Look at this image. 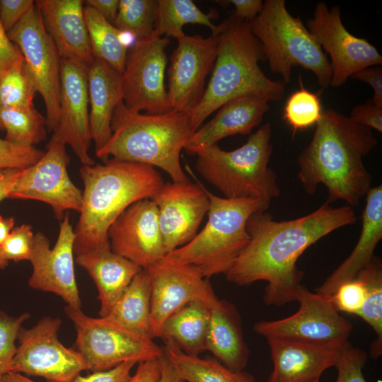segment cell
<instances>
[{"label": "cell", "mask_w": 382, "mask_h": 382, "mask_svg": "<svg viewBox=\"0 0 382 382\" xmlns=\"http://www.w3.org/2000/svg\"><path fill=\"white\" fill-rule=\"evenodd\" d=\"M352 207H334L325 202L314 212L277 221L261 212L248 220L250 241L225 274L228 281L245 286L266 281L263 301L282 306L296 301L303 276L296 267L302 253L318 240L357 221Z\"/></svg>", "instance_id": "obj_1"}, {"label": "cell", "mask_w": 382, "mask_h": 382, "mask_svg": "<svg viewBox=\"0 0 382 382\" xmlns=\"http://www.w3.org/2000/svg\"><path fill=\"white\" fill-rule=\"evenodd\" d=\"M313 137L298 158V178L309 195L319 184L327 203L342 199L357 205L371 187L372 177L363 158L376 145L372 129L332 109L323 110Z\"/></svg>", "instance_id": "obj_2"}, {"label": "cell", "mask_w": 382, "mask_h": 382, "mask_svg": "<svg viewBox=\"0 0 382 382\" xmlns=\"http://www.w3.org/2000/svg\"><path fill=\"white\" fill-rule=\"evenodd\" d=\"M80 175L84 189L74 229L76 255L111 249L108 236L111 224L133 203L151 199L164 184L155 168L115 158L83 165Z\"/></svg>", "instance_id": "obj_3"}, {"label": "cell", "mask_w": 382, "mask_h": 382, "mask_svg": "<svg viewBox=\"0 0 382 382\" xmlns=\"http://www.w3.org/2000/svg\"><path fill=\"white\" fill-rule=\"evenodd\" d=\"M218 35L216 57L208 85L198 105L188 113L195 132L231 100L257 96L276 101L285 92L281 81L269 79L261 70L259 62L265 56L249 22L231 16L220 24Z\"/></svg>", "instance_id": "obj_4"}, {"label": "cell", "mask_w": 382, "mask_h": 382, "mask_svg": "<svg viewBox=\"0 0 382 382\" xmlns=\"http://www.w3.org/2000/svg\"><path fill=\"white\" fill-rule=\"evenodd\" d=\"M107 144L96 152L103 161L112 158L159 168L173 182L189 179L180 164V153L195 132L189 114L172 110L161 114L134 112L120 103L115 109Z\"/></svg>", "instance_id": "obj_5"}, {"label": "cell", "mask_w": 382, "mask_h": 382, "mask_svg": "<svg viewBox=\"0 0 382 382\" xmlns=\"http://www.w3.org/2000/svg\"><path fill=\"white\" fill-rule=\"evenodd\" d=\"M270 123L262 125L232 151L214 144L198 151L195 168L224 197L258 199L270 206L280 195L276 173L269 166L272 152Z\"/></svg>", "instance_id": "obj_6"}, {"label": "cell", "mask_w": 382, "mask_h": 382, "mask_svg": "<svg viewBox=\"0 0 382 382\" xmlns=\"http://www.w3.org/2000/svg\"><path fill=\"white\" fill-rule=\"evenodd\" d=\"M207 194L209 207L204 227L166 257L192 265L209 279L228 272L250 241L246 228L248 219L266 212L269 205L258 199L219 197L207 189Z\"/></svg>", "instance_id": "obj_7"}, {"label": "cell", "mask_w": 382, "mask_h": 382, "mask_svg": "<svg viewBox=\"0 0 382 382\" xmlns=\"http://www.w3.org/2000/svg\"><path fill=\"white\" fill-rule=\"evenodd\" d=\"M272 71L289 83L294 66L312 71L321 88L330 85L332 70L327 54L303 24L293 16L284 0H266L260 13L249 22Z\"/></svg>", "instance_id": "obj_8"}, {"label": "cell", "mask_w": 382, "mask_h": 382, "mask_svg": "<svg viewBox=\"0 0 382 382\" xmlns=\"http://www.w3.org/2000/svg\"><path fill=\"white\" fill-rule=\"evenodd\" d=\"M64 312L74 325L77 350L88 370L104 371L125 361L140 363L164 355V347L154 339L135 334L105 317L92 318L68 305Z\"/></svg>", "instance_id": "obj_9"}, {"label": "cell", "mask_w": 382, "mask_h": 382, "mask_svg": "<svg viewBox=\"0 0 382 382\" xmlns=\"http://www.w3.org/2000/svg\"><path fill=\"white\" fill-rule=\"evenodd\" d=\"M8 36L23 57L35 91L45 104L47 128L54 132L59 119L61 57L35 5Z\"/></svg>", "instance_id": "obj_10"}, {"label": "cell", "mask_w": 382, "mask_h": 382, "mask_svg": "<svg viewBox=\"0 0 382 382\" xmlns=\"http://www.w3.org/2000/svg\"><path fill=\"white\" fill-rule=\"evenodd\" d=\"M297 311L286 318L255 323L254 331L266 340L279 339L322 345H344L352 323L340 315L330 297L312 293L301 285L296 296Z\"/></svg>", "instance_id": "obj_11"}, {"label": "cell", "mask_w": 382, "mask_h": 382, "mask_svg": "<svg viewBox=\"0 0 382 382\" xmlns=\"http://www.w3.org/2000/svg\"><path fill=\"white\" fill-rule=\"evenodd\" d=\"M61 323L58 318L45 317L30 329L21 328L11 371L41 376L50 382H74L82 371L88 370L83 355L59 341Z\"/></svg>", "instance_id": "obj_12"}, {"label": "cell", "mask_w": 382, "mask_h": 382, "mask_svg": "<svg viewBox=\"0 0 382 382\" xmlns=\"http://www.w3.org/2000/svg\"><path fill=\"white\" fill-rule=\"evenodd\" d=\"M169 42L167 37L153 34L128 50L121 79L123 103L129 110L151 115L172 110L165 86Z\"/></svg>", "instance_id": "obj_13"}, {"label": "cell", "mask_w": 382, "mask_h": 382, "mask_svg": "<svg viewBox=\"0 0 382 382\" xmlns=\"http://www.w3.org/2000/svg\"><path fill=\"white\" fill-rule=\"evenodd\" d=\"M69 161L66 144L51 138L41 158L21 170L8 198L35 199L47 203L58 220L63 219L67 210L79 212L82 191L69 176Z\"/></svg>", "instance_id": "obj_14"}, {"label": "cell", "mask_w": 382, "mask_h": 382, "mask_svg": "<svg viewBox=\"0 0 382 382\" xmlns=\"http://www.w3.org/2000/svg\"><path fill=\"white\" fill-rule=\"evenodd\" d=\"M307 28L322 50L330 58V86L339 87L354 73L382 64L377 49L365 38L349 33L343 25L340 8H328L325 2L317 4Z\"/></svg>", "instance_id": "obj_15"}, {"label": "cell", "mask_w": 382, "mask_h": 382, "mask_svg": "<svg viewBox=\"0 0 382 382\" xmlns=\"http://www.w3.org/2000/svg\"><path fill=\"white\" fill-rule=\"evenodd\" d=\"M146 270L150 283L153 339L158 337L164 321L184 305L197 299L212 303L217 299L209 279L192 265L165 256Z\"/></svg>", "instance_id": "obj_16"}, {"label": "cell", "mask_w": 382, "mask_h": 382, "mask_svg": "<svg viewBox=\"0 0 382 382\" xmlns=\"http://www.w3.org/2000/svg\"><path fill=\"white\" fill-rule=\"evenodd\" d=\"M170 57L167 91L171 110L189 113L201 100L206 79L216 57L219 35H187L177 40Z\"/></svg>", "instance_id": "obj_17"}, {"label": "cell", "mask_w": 382, "mask_h": 382, "mask_svg": "<svg viewBox=\"0 0 382 382\" xmlns=\"http://www.w3.org/2000/svg\"><path fill=\"white\" fill-rule=\"evenodd\" d=\"M74 231L67 212L60 224L57 240L52 248L42 232L34 234L30 258L33 272L28 284L33 289L59 296L69 306L81 308L74 267Z\"/></svg>", "instance_id": "obj_18"}, {"label": "cell", "mask_w": 382, "mask_h": 382, "mask_svg": "<svg viewBox=\"0 0 382 382\" xmlns=\"http://www.w3.org/2000/svg\"><path fill=\"white\" fill-rule=\"evenodd\" d=\"M151 199L157 207L166 255L196 236L209 207L207 188L190 180L166 183Z\"/></svg>", "instance_id": "obj_19"}, {"label": "cell", "mask_w": 382, "mask_h": 382, "mask_svg": "<svg viewBox=\"0 0 382 382\" xmlns=\"http://www.w3.org/2000/svg\"><path fill=\"white\" fill-rule=\"evenodd\" d=\"M86 64L61 59L60 108L58 125L51 138L69 144L83 165L94 161L88 151L92 141Z\"/></svg>", "instance_id": "obj_20"}, {"label": "cell", "mask_w": 382, "mask_h": 382, "mask_svg": "<svg viewBox=\"0 0 382 382\" xmlns=\"http://www.w3.org/2000/svg\"><path fill=\"white\" fill-rule=\"evenodd\" d=\"M111 250L142 269L161 261L166 255L160 230L158 210L151 199L128 207L108 232Z\"/></svg>", "instance_id": "obj_21"}, {"label": "cell", "mask_w": 382, "mask_h": 382, "mask_svg": "<svg viewBox=\"0 0 382 382\" xmlns=\"http://www.w3.org/2000/svg\"><path fill=\"white\" fill-rule=\"evenodd\" d=\"M273 362L267 382H316L335 366L344 345H322L291 340H267Z\"/></svg>", "instance_id": "obj_22"}, {"label": "cell", "mask_w": 382, "mask_h": 382, "mask_svg": "<svg viewBox=\"0 0 382 382\" xmlns=\"http://www.w3.org/2000/svg\"><path fill=\"white\" fill-rule=\"evenodd\" d=\"M83 4L81 0L35 1L61 59H74L89 66L94 57Z\"/></svg>", "instance_id": "obj_23"}, {"label": "cell", "mask_w": 382, "mask_h": 382, "mask_svg": "<svg viewBox=\"0 0 382 382\" xmlns=\"http://www.w3.org/2000/svg\"><path fill=\"white\" fill-rule=\"evenodd\" d=\"M269 108V101L260 96H245L231 100L220 107L212 120L192 134L184 149L195 155L225 137L248 134L260 124Z\"/></svg>", "instance_id": "obj_24"}, {"label": "cell", "mask_w": 382, "mask_h": 382, "mask_svg": "<svg viewBox=\"0 0 382 382\" xmlns=\"http://www.w3.org/2000/svg\"><path fill=\"white\" fill-rule=\"evenodd\" d=\"M361 233L350 255L335 270L316 293L331 296L343 283L352 279L374 257L382 238V185L371 187L366 195Z\"/></svg>", "instance_id": "obj_25"}, {"label": "cell", "mask_w": 382, "mask_h": 382, "mask_svg": "<svg viewBox=\"0 0 382 382\" xmlns=\"http://www.w3.org/2000/svg\"><path fill=\"white\" fill-rule=\"evenodd\" d=\"M89 119L96 152L110 139L116 107L123 102L121 74L104 61L94 58L87 71Z\"/></svg>", "instance_id": "obj_26"}, {"label": "cell", "mask_w": 382, "mask_h": 382, "mask_svg": "<svg viewBox=\"0 0 382 382\" xmlns=\"http://www.w3.org/2000/svg\"><path fill=\"white\" fill-rule=\"evenodd\" d=\"M206 351L233 371H243L249 350L244 341L241 318L235 306L218 298L210 306Z\"/></svg>", "instance_id": "obj_27"}, {"label": "cell", "mask_w": 382, "mask_h": 382, "mask_svg": "<svg viewBox=\"0 0 382 382\" xmlns=\"http://www.w3.org/2000/svg\"><path fill=\"white\" fill-rule=\"evenodd\" d=\"M76 261L88 272L96 285L100 303V317L110 313L134 277L143 270L111 249L76 255Z\"/></svg>", "instance_id": "obj_28"}, {"label": "cell", "mask_w": 382, "mask_h": 382, "mask_svg": "<svg viewBox=\"0 0 382 382\" xmlns=\"http://www.w3.org/2000/svg\"><path fill=\"white\" fill-rule=\"evenodd\" d=\"M212 303L197 299L184 305L164 321L158 337L187 354L199 356L206 351Z\"/></svg>", "instance_id": "obj_29"}, {"label": "cell", "mask_w": 382, "mask_h": 382, "mask_svg": "<svg viewBox=\"0 0 382 382\" xmlns=\"http://www.w3.org/2000/svg\"><path fill=\"white\" fill-rule=\"evenodd\" d=\"M105 318L135 334L152 338L150 283L146 269L134 277Z\"/></svg>", "instance_id": "obj_30"}, {"label": "cell", "mask_w": 382, "mask_h": 382, "mask_svg": "<svg viewBox=\"0 0 382 382\" xmlns=\"http://www.w3.org/2000/svg\"><path fill=\"white\" fill-rule=\"evenodd\" d=\"M164 352L184 382H255L250 374L233 371L214 357L190 355L173 344H166Z\"/></svg>", "instance_id": "obj_31"}, {"label": "cell", "mask_w": 382, "mask_h": 382, "mask_svg": "<svg viewBox=\"0 0 382 382\" xmlns=\"http://www.w3.org/2000/svg\"><path fill=\"white\" fill-rule=\"evenodd\" d=\"M217 17L215 11L204 13L191 0H157L154 35L178 40L185 35L183 27L190 23L204 25L212 34H217L220 25L212 21Z\"/></svg>", "instance_id": "obj_32"}, {"label": "cell", "mask_w": 382, "mask_h": 382, "mask_svg": "<svg viewBox=\"0 0 382 382\" xmlns=\"http://www.w3.org/2000/svg\"><path fill=\"white\" fill-rule=\"evenodd\" d=\"M83 13L93 57L104 61L122 74L128 49L120 41V30L91 7L86 6Z\"/></svg>", "instance_id": "obj_33"}, {"label": "cell", "mask_w": 382, "mask_h": 382, "mask_svg": "<svg viewBox=\"0 0 382 382\" xmlns=\"http://www.w3.org/2000/svg\"><path fill=\"white\" fill-rule=\"evenodd\" d=\"M357 276L364 284L366 296L357 314L374 330L376 338L370 348L369 354L376 359L382 354V263L374 256ZM355 276V277H356Z\"/></svg>", "instance_id": "obj_34"}, {"label": "cell", "mask_w": 382, "mask_h": 382, "mask_svg": "<svg viewBox=\"0 0 382 382\" xmlns=\"http://www.w3.org/2000/svg\"><path fill=\"white\" fill-rule=\"evenodd\" d=\"M0 121L6 132L5 139L13 144L33 146L46 138V117L35 108L17 109L2 106Z\"/></svg>", "instance_id": "obj_35"}, {"label": "cell", "mask_w": 382, "mask_h": 382, "mask_svg": "<svg viewBox=\"0 0 382 382\" xmlns=\"http://www.w3.org/2000/svg\"><path fill=\"white\" fill-rule=\"evenodd\" d=\"M156 9V0H119L113 25L133 33L137 40L146 39L154 34Z\"/></svg>", "instance_id": "obj_36"}, {"label": "cell", "mask_w": 382, "mask_h": 382, "mask_svg": "<svg viewBox=\"0 0 382 382\" xmlns=\"http://www.w3.org/2000/svg\"><path fill=\"white\" fill-rule=\"evenodd\" d=\"M299 79L300 88L287 98L283 112V118L294 134L316 125L323 111L319 94L305 88L301 78Z\"/></svg>", "instance_id": "obj_37"}, {"label": "cell", "mask_w": 382, "mask_h": 382, "mask_svg": "<svg viewBox=\"0 0 382 382\" xmlns=\"http://www.w3.org/2000/svg\"><path fill=\"white\" fill-rule=\"evenodd\" d=\"M35 93L24 61L0 75V100L2 106L17 109L34 108Z\"/></svg>", "instance_id": "obj_38"}, {"label": "cell", "mask_w": 382, "mask_h": 382, "mask_svg": "<svg viewBox=\"0 0 382 382\" xmlns=\"http://www.w3.org/2000/svg\"><path fill=\"white\" fill-rule=\"evenodd\" d=\"M29 318L28 313L11 317L0 311V376L11 371V362L17 349L15 341L22 323Z\"/></svg>", "instance_id": "obj_39"}, {"label": "cell", "mask_w": 382, "mask_h": 382, "mask_svg": "<svg viewBox=\"0 0 382 382\" xmlns=\"http://www.w3.org/2000/svg\"><path fill=\"white\" fill-rule=\"evenodd\" d=\"M33 240L34 234L30 225L22 224L13 228L0 245V258L7 262L30 260Z\"/></svg>", "instance_id": "obj_40"}, {"label": "cell", "mask_w": 382, "mask_h": 382, "mask_svg": "<svg viewBox=\"0 0 382 382\" xmlns=\"http://www.w3.org/2000/svg\"><path fill=\"white\" fill-rule=\"evenodd\" d=\"M365 296L364 284L356 276L342 284L330 299L338 312L342 311L357 316L364 301Z\"/></svg>", "instance_id": "obj_41"}, {"label": "cell", "mask_w": 382, "mask_h": 382, "mask_svg": "<svg viewBox=\"0 0 382 382\" xmlns=\"http://www.w3.org/2000/svg\"><path fill=\"white\" fill-rule=\"evenodd\" d=\"M366 359L367 354L364 350L348 343L335 366L337 371L335 382H367L362 371Z\"/></svg>", "instance_id": "obj_42"}, {"label": "cell", "mask_w": 382, "mask_h": 382, "mask_svg": "<svg viewBox=\"0 0 382 382\" xmlns=\"http://www.w3.org/2000/svg\"><path fill=\"white\" fill-rule=\"evenodd\" d=\"M44 151L19 146L0 138V169L28 168L39 161Z\"/></svg>", "instance_id": "obj_43"}, {"label": "cell", "mask_w": 382, "mask_h": 382, "mask_svg": "<svg viewBox=\"0 0 382 382\" xmlns=\"http://www.w3.org/2000/svg\"><path fill=\"white\" fill-rule=\"evenodd\" d=\"M35 6L33 0H0V21L8 33Z\"/></svg>", "instance_id": "obj_44"}, {"label": "cell", "mask_w": 382, "mask_h": 382, "mask_svg": "<svg viewBox=\"0 0 382 382\" xmlns=\"http://www.w3.org/2000/svg\"><path fill=\"white\" fill-rule=\"evenodd\" d=\"M349 118L361 125L382 132V108L374 103L371 98L355 105Z\"/></svg>", "instance_id": "obj_45"}, {"label": "cell", "mask_w": 382, "mask_h": 382, "mask_svg": "<svg viewBox=\"0 0 382 382\" xmlns=\"http://www.w3.org/2000/svg\"><path fill=\"white\" fill-rule=\"evenodd\" d=\"M137 362H122L111 369L95 371L87 376H77L74 382H129L131 371Z\"/></svg>", "instance_id": "obj_46"}, {"label": "cell", "mask_w": 382, "mask_h": 382, "mask_svg": "<svg viewBox=\"0 0 382 382\" xmlns=\"http://www.w3.org/2000/svg\"><path fill=\"white\" fill-rule=\"evenodd\" d=\"M23 61L19 48L9 39L0 21V75Z\"/></svg>", "instance_id": "obj_47"}, {"label": "cell", "mask_w": 382, "mask_h": 382, "mask_svg": "<svg viewBox=\"0 0 382 382\" xmlns=\"http://www.w3.org/2000/svg\"><path fill=\"white\" fill-rule=\"evenodd\" d=\"M350 78L368 83L373 90L371 100L382 108V69L373 66L354 73Z\"/></svg>", "instance_id": "obj_48"}, {"label": "cell", "mask_w": 382, "mask_h": 382, "mask_svg": "<svg viewBox=\"0 0 382 382\" xmlns=\"http://www.w3.org/2000/svg\"><path fill=\"white\" fill-rule=\"evenodd\" d=\"M161 371V358L139 363L129 382H158Z\"/></svg>", "instance_id": "obj_49"}, {"label": "cell", "mask_w": 382, "mask_h": 382, "mask_svg": "<svg viewBox=\"0 0 382 382\" xmlns=\"http://www.w3.org/2000/svg\"><path fill=\"white\" fill-rule=\"evenodd\" d=\"M235 7L233 16L250 22L262 11L263 1L261 0H230L224 1Z\"/></svg>", "instance_id": "obj_50"}, {"label": "cell", "mask_w": 382, "mask_h": 382, "mask_svg": "<svg viewBox=\"0 0 382 382\" xmlns=\"http://www.w3.org/2000/svg\"><path fill=\"white\" fill-rule=\"evenodd\" d=\"M83 2L113 24L117 14L119 0H86Z\"/></svg>", "instance_id": "obj_51"}, {"label": "cell", "mask_w": 382, "mask_h": 382, "mask_svg": "<svg viewBox=\"0 0 382 382\" xmlns=\"http://www.w3.org/2000/svg\"><path fill=\"white\" fill-rule=\"evenodd\" d=\"M21 170L19 168L0 169V202L8 198L13 184Z\"/></svg>", "instance_id": "obj_52"}, {"label": "cell", "mask_w": 382, "mask_h": 382, "mask_svg": "<svg viewBox=\"0 0 382 382\" xmlns=\"http://www.w3.org/2000/svg\"><path fill=\"white\" fill-rule=\"evenodd\" d=\"M158 382H184L166 357H161V371Z\"/></svg>", "instance_id": "obj_53"}, {"label": "cell", "mask_w": 382, "mask_h": 382, "mask_svg": "<svg viewBox=\"0 0 382 382\" xmlns=\"http://www.w3.org/2000/svg\"><path fill=\"white\" fill-rule=\"evenodd\" d=\"M15 224L13 217H4L0 215V245L6 239Z\"/></svg>", "instance_id": "obj_54"}, {"label": "cell", "mask_w": 382, "mask_h": 382, "mask_svg": "<svg viewBox=\"0 0 382 382\" xmlns=\"http://www.w3.org/2000/svg\"><path fill=\"white\" fill-rule=\"evenodd\" d=\"M0 382H39L31 380L22 374L9 371L0 376ZM50 382V381H47Z\"/></svg>", "instance_id": "obj_55"}, {"label": "cell", "mask_w": 382, "mask_h": 382, "mask_svg": "<svg viewBox=\"0 0 382 382\" xmlns=\"http://www.w3.org/2000/svg\"><path fill=\"white\" fill-rule=\"evenodd\" d=\"M8 265V262L0 258V268L4 269Z\"/></svg>", "instance_id": "obj_56"}, {"label": "cell", "mask_w": 382, "mask_h": 382, "mask_svg": "<svg viewBox=\"0 0 382 382\" xmlns=\"http://www.w3.org/2000/svg\"><path fill=\"white\" fill-rule=\"evenodd\" d=\"M1 108H2V104H1V100H0V112H1ZM0 129H3L1 121H0Z\"/></svg>", "instance_id": "obj_57"}, {"label": "cell", "mask_w": 382, "mask_h": 382, "mask_svg": "<svg viewBox=\"0 0 382 382\" xmlns=\"http://www.w3.org/2000/svg\"><path fill=\"white\" fill-rule=\"evenodd\" d=\"M316 382H320V381H316Z\"/></svg>", "instance_id": "obj_58"}]
</instances>
